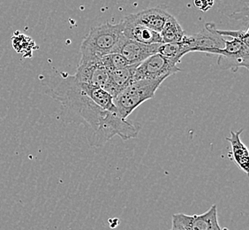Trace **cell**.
<instances>
[{
    "label": "cell",
    "mask_w": 249,
    "mask_h": 230,
    "mask_svg": "<svg viewBox=\"0 0 249 230\" xmlns=\"http://www.w3.org/2000/svg\"><path fill=\"white\" fill-rule=\"evenodd\" d=\"M121 21L122 32L125 38L144 44L163 43L160 33L147 29L143 26L135 24L127 17V15L124 17V19H121Z\"/></svg>",
    "instance_id": "11"
},
{
    "label": "cell",
    "mask_w": 249,
    "mask_h": 230,
    "mask_svg": "<svg viewBox=\"0 0 249 230\" xmlns=\"http://www.w3.org/2000/svg\"><path fill=\"white\" fill-rule=\"evenodd\" d=\"M103 67L109 73L114 72L128 66V63L119 53H111L100 58Z\"/></svg>",
    "instance_id": "17"
},
{
    "label": "cell",
    "mask_w": 249,
    "mask_h": 230,
    "mask_svg": "<svg viewBox=\"0 0 249 230\" xmlns=\"http://www.w3.org/2000/svg\"><path fill=\"white\" fill-rule=\"evenodd\" d=\"M180 68L177 63L163 57L160 54H154L138 65L135 70L134 81L167 79L168 77L179 72Z\"/></svg>",
    "instance_id": "4"
},
{
    "label": "cell",
    "mask_w": 249,
    "mask_h": 230,
    "mask_svg": "<svg viewBox=\"0 0 249 230\" xmlns=\"http://www.w3.org/2000/svg\"><path fill=\"white\" fill-rule=\"evenodd\" d=\"M161 43L144 44L124 38L117 53L120 54L128 65H139L145 59L158 53Z\"/></svg>",
    "instance_id": "9"
},
{
    "label": "cell",
    "mask_w": 249,
    "mask_h": 230,
    "mask_svg": "<svg viewBox=\"0 0 249 230\" xmlns=\"http://www.w3.org/2000/svg\"><path fill=\"white\" fill-rule=\"evenodd\" d=\"M211 54L218 56L217 64L221 69H231L233 72L240 67L249 69V46L237 39L225 40L224 48L213 51Z\"/></svg>",
    "instance_id": "5"
},
{
    "label": "cell",
    "mask_w": 249,
    "mask_h": 230,
    "mask_svg": "<svg viewBox=\"0 0 249 230\" xmlns=\"http://www.w3.org/2000/svg\"><path fill=\"white\" fill-rule=\"evenodd\" d=\"M244 130L231 131L230 137H226L231 147V156L235 164L246 173L249 172V153L248 147L240 139V134Z\"/></svg>",
    "instance_id": "13"
},
{
    "label": "cell",
    "mask_w": 249,
    "mask_h": 230,
    "mask_svg": "<svg viewBox=\"0 0 249 230\" xmlns=\"http://www.w3.org/2000/svg\"><path fill=\"white\" fill-rule=\"evenodd\" d=\"M158 53L173 62L178 64L180 62L181 58L186 54L189 53V52L187 43H185L183 39L180 43H161L160 47L158 49Z\"/></svg>",
    "instance_id": "16"
},
{
    "label": "cell",
    "mask_w": 249,
    "mask_h": 230,
    "mask_svg": "<svg viewBox=\"0 0 249 230\" xmlns=\"http://www.w3.org/2000/svg\"><path fill=\"white\" fill-rule=\"evenodd\" d=\"M77 82L104 89L110 78V73L101 64L100 58L89 62L79 63L73 75Z\"/></svg>",
    "instance_id": "7"
},
{
    "label": "cell",
    "mask_w": 249,
    "mask_h": 230,
    "mask_svg": "<svg viewBox=\"0 0 249 230\" xmlns=\"http://www.w3.org/2000/svg\"><path fill=\"white\" fill-rule=\"evenodd\" d=\"M79 83L81 84L82 90L86 93L88 96L92 101H94L97 106H100L101 108H103L104 110L118 115L114 103H113V97L110 96L108 92H106L102 88L88 85V84H84L81 82H79Z\"/></svg>",
    "instance_id": "14"
},
{
    "label": "cell",
    "mask_w": 249,
    "mask_h": 230,
    "mask_svg": "<svg viewBox=\"0 0 249 230\" xmlns=\"http://www.w3.org/2000/svg\"><path fill=\"white\" fill-rule=\"evenodd\" d=\"M221 37H231L232 39H237L240 42L249 45V29L246 30H216Z\"/></svg>",
    "instance_id": "18"
},
{
    "label": "cell",
    "mask_w": 249,
    "mask_h": 230,
    "mask_svg": "<svg viewBox=\"0 0 249 230\" xmlns=\"http://www.w3.org/2000/svg\"><path fill=\"white\" fill-rule=\"evenodd\" d=\"M222 230V229H219V230Z\"/></svg>",
    "instance_id": "20"
},
{
    "label": "cell",
    "mask_w": 249,
    "mask_h": 230,
    "mask_svg": "<svg viewBox=\"0 0 249 230\" xmlns=\"http://www.w3.org/2000/svg\"><path fill=\"white\" fill-rule=\"evenodd\" d=\"M173 220L188 230H216L221 229L217 219V208L213 205L202 214L187 215L184 213H175Z\"/></svg>",
    "instance_id": "8"
},
{
    "label": "cell",
    "mask_w": 249,
    "mask_h": 230,
    "mask_svg": "<svg viewBox=\"0 0 249 230\" xmlns=\"http://www.w3.org/2000/svg\"><path fill=\"white\" fill-rule=\"evenodd\" d=\"M170 230H188L184 228L182 225H180L178 221L175 220H172V229Z\"/></svg>",
    "instance_id": "19"
},
{
    "label": "cell",
    "mask_w": 249,
    "mask_h": 230,
    "mask_svg": "<svg viewBox=\"0 0 249 230\" xmlns=\"http://www.w3.org/2000/svg\"><path fill=\"white\" fill-rule=\"evenodd\" d=\"M170 15L163 7L157 6L141 11L137 14H131L127 15V17L135 24L143 26L155 32L161 33Z\"/></svg>",
    "instance_id": "10"
},
{
    "label": "cell",
    "mask_w": 249,
    "mask_h": 230,
    "mask_svg": "<svg viewBox=\"0 0 249 230\" xmlns=\"http://www.w3.org/2000/svg\"><path fill=\"white\" fill-rule=\"evenodd\" d=\"M138 65H128L120 70L110 73V78L104 90L113 97L120 95L126 87L134 82V74Z\"/></svg>",
    "instance_id": "12"
},
{
    "label": "cell",
    "mask_w": 249,
    "mask_h": 230,
    "mask_svg": "<svg viewBox=\"0 0 249 230\" xmlns=\"http://www.w3.org/2000/svg\"><path fill=\"white\" fill-rule=\"evenodd\" d=\"M165 79L134 81L113 99L118 115L121 119L127 117L144 102L153 98L158 88Z\"/></svg>",
    "instance_id": "3"
},
{
    "label": "cell",
    "mask_w": 249,
    "mask_h": 230,
    "mask_svg": "<svg viewBox=\"0 0 249 230\" xmlns=\"http://www.w3.org/2000/svg\"><path fill=\"white\" fill-rule=\"evenodd\" d=\"M163 43H180L185 38V32L173 15H170L161 31Z\"/></svg>",
    "instance_id": "15"
},
{
    "label": "cell",
    "mask_w": 249,
    "mask_h": 230,
    "mask_svg": "<svg viewBox=\"0 0 249 230\" xmlns=\"http://www.w3.org/2000/svg\"><path fill=\"white\" fill-rule=\"evenodd\" d=\"M124 38L121 20L117 24L106 22L93 27L82 41V58L79 63L96 60L111 53H117Z\"/></svg>",
    "instance_id": "2"
},
{
    "label": "cell",
    "mask_w": 249,
    "mask_h": 230,
    "mask_svg": "<svg viewBox=\"0 0 249 230\" xmlns=\"http://www.w3.org/2000/svg\"><path fill=\"white\" fill-rule=\"evenodd\" d=\"M214 23H206L204 29L191 37L185 36L184 41L187 43L189 53L199 52L211 54L213 51L225 47V39L217 33Z\"/></svg>",
    "instance_id": "6"
},
{
    "label": "cell",
    "mask_w": 249,
    "mask_h": 230,
    "mask_svg": "<svg viewBox=\"0 0 249 230\" xmlns=\"http://www.w3.org/2000/svg\"><path fill=\"white\" fill-rule=\"evenodd\" d=\"M48 93L84 125L88 143L101 147L115 135L124 141L138 136L142 125L121 119L119 115L104 110L92 101L73 76L56 72L48 85Z\"/></svg>",
    "instance_id": "1"
}]
</instances>
